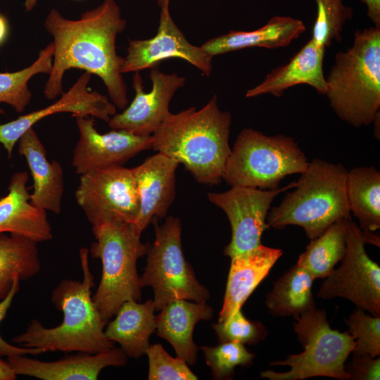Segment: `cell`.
Instances as JSON below:
<instances>
[{
	"mask_svg": "<svg viewBox=\"0 0 380 380\" xmlns=\"http://www.w3.org/2000/svg\"><path fill=\"white\" fill-rule=\"evenodd\" d=\"M126 23L115 0H103L77 20L66 18L52 8L44 21L46 30L53 39L52 68L44 86L45 97L51 100L61 96L65 72L78 68L99 77L112 103L125 109L128 99L122 72L124 58L118 55L115 44Z\"/></svg>",
	"mask_w": 380,
	"mask_h": 380,
	"instance_id": "6da1fadb",
	"label": "cell"
},
{
	"mask_svg": "<svg viewBox=\"0 0 380 380\" xmlns=\"http://www.w3.org/2000/svg\"><path fill=\"white\" fill-rule=\"evenodd\" d=\"M232 115L214 95L201 109L170 113L151 134V148L184 165L199 183L219 184L231 153Z\"/></svg>",
	"mask_w": 380,
	"mask_h": 380,
	"instance_id": "7a4b0ae2",
	"label": "cell"
},
{
	"mask_svg": "<svg viewBox=\"0 0 380 380\" xmlns=\"http://www.w3.org/2000/svg\"><path fill=\"white\" fill-rule=\"evenodd\" d=\"M89 250L82 248L80 258L82 280L63 279L53 289L51 300L63 314L61 324L46 328L32 319L27 329L12 338L23 347L48 351L98 353L114 348L104 332L107 324L91 296L95 286L88 260Z\"/></svg>",
	"mask_w": 380,
	"mask_h": 380,
	"instance_id": "3957f363",
	"label": "cell"
},
{
	"mask_svg": "<svg viewBox=\"0 0 380 380\" xmlns=\"http://www.w3.org/2000/svg\"><path fill=\"white\" fill-rule=\"evenodd\" d=\"M326 82L324 95L342 120L357 128L373 122L380 109V27L355 32L352 46L336 53Z\"/></svg>",
	"mask_w": 380,
	"mask_h": 380,
	"instance_id": "277c9868",
	"label": "cell"
},
{
	"mask_svg": "<svg viewBox=\"0 0 380 380\" xmlns=\"http://www.w3.org/2000/svg\"><path fill=\"white\" fill-rule=\"evenodd\" d=\"M348 170L341 163L315 158L300 174L293 190L276 207L270 208L269 227H301L310 239L341 219L351 218L346 194Z\"/></svg>",
	"mask_w": 380,
	"mask_h": 380,
	"instance_id": "5b68a950",
	"label": "cell"
},
{
	"mask_svg": "<svg viewBox=\"0 0 380 380\" xmlns=\"http://www.w3.org/2000/svg\"><path fill=\"white\" fill-rule=\"evenodd\" d=\"M91 229L96 241L89 252L102 263L101 281L92 300L108 324L124 302L141 300L137 261L146 255L149 245L141 241L130 223L106 221Z\"/></svg>",
	"mask_w": 380,
	"mask_h": 380,
	"instance_id": "8992f818",
	"label": "cell"
},
{
	"mask_svg": "<svg viewBox=\"0 0 380 380\" xmlns=\"http://www.w3.org/2000/svg\"><path fill=\"white\" fill-rule=\"evenodd\" d=\"M308 163L291 137L244 128L231 149L222 179L231 186L276 189L285 177L303 173Z\"/></svg>",
	"mask_w": 380,
	"mask_h": 380,
	"instance_id": "52a82bcc",
	"label": "cell"
},
{
	"mask_svg": "<svg viewBox=\"0 0 380 380\" xmlns=\"http://www.w3.org/2000/svg\"><path fill=\"white\" fill-rule=\"evenodd\" d=\"M294 318L293 329L303 351L270 363L288 366V372L266 370L260 376L270 380H303L315 376L349 379L345 362L355 347L350 333L332 329L326 311L316 307Z\"/></svg>",
	"mask_w": 380,
	"mask_h": 380,
	"instance_id": "ba28073f",
	"label": "cell"
},
{
	"mask_svg": "<svg viewBox=\"0 0 380 380\" xmlns=\"http://www.w3.org/2000/svg\"><path fill=\"white\" fill-rule=\"evenodd\" d=\"M151 222L155 240L148 246L140 284L141 287H152L155 310L160 311L167 303L177 299L206 302L210 293L198 281L183 253L180 220L169 216L161 225L156 217Z\"/></svg>",
	"mask_w": 380,
	"mask_h": 380,
	"instance_id": "9c48e42d",
	"label": "cell"
},
{
	"mask_svg": "<svg viewBox=\"0 0 380 380\" xmlns=\"http://www.w3.org/2000/svg\"><path fill=\"white\" fill-rule=\"evenodd\" d=\"M346 247L341 266L326 277L317 296L341 297L374 316H380V267L367 255L365 232L353 221L346 222Z\"/></svg>",
	"mask_w": 380,
	"mask_h": 380,
	"instance_id": "30bf717a",
	"label": "cell"
},
{
	"mask_svg": "<svg viewBox=\"0 0 380 380\" xmlns=\"http://www.w3.org/2000/svg\"><path fill=\"white\" fill-rule=\"evenodd\" d=\"M75 199L92 226L106 221L132 224L139 197L131 169L110 166L81 175Z\"/></svg>",
	"mask_w": 380,
	"mask_h": 380,
	"instance_id": "8fae6325",
	"label": "cell"
},
{
	"mask_svg": "<svg viewBox=\"0 0 380 380\" xmlns=\"http://www.w3.org/2000/svg\"><path fill=\"white\" fill-rule=\"evenodd\" d=\"M296 182L276 189L232 186L222 193H208V200L227 215L232 228L230 242L224 254L230 258L260 246L262 233L269 227L266 219L274 199L293 189Z\"/></svg>",
	"mask_w": 380,
	"mask_h": 380,
	"instance_id": "7c38bea8",
	"label": "cell"
},
{
	"mask_svg": "<svg viewBox=\"0 0 380 380\" xmlns=\"http://www.w3.org/2000/svg\"><path fill=\"white\" fill-rule=\"evenodd\" d=\"M160 10L159 26L153 37L129 40L122 73L153 68L162 61L177 58L193 65L205 76H210L213 56L201 46L189 42L172 20L169 8Z\"/></svg>",
	"mask_w": 380,
	"mask_h": 380,
	"instance_id": "4fadbf2b",
	"label": "cell"
},
{
	"mask_svg": "<svg viewBox=\"0 0 380 380\" xmlns=\"http://www.w3.org/2000/svg\"><path fill=\"white\" fill-rule=\"evenodd\" d=\"M80 138L73 150L72 165L83 175L91 170L122 166L140 152L151 148V135L139 136L125 129L101 134L93 117H75Z\"/></svg>",
	"mask_w": 380,
	"mask_h": 380,
	"instance_id": "5bb4252c",
	"label": "cell"
},
{
	"mask_svg": "<svg viewBox=\"0 0 380 380\" xmlns=\"http://www.w3.org/2000/svg\"><path fill=\"white\" fill-rule=\"evenodd\" d=\"M152 89L144 91L142 79L136 72L132 77L135 96L120 113L113 115L108 122L112 129H125L139 136H151L171 113L170 102L186 79L176 73L166 74L157 68L150 71Z\"/></svg>",
	"mask_w": 380,
	"mask_h": 380,
	"instance_id": "9a60e30c",
	"label": "cell"
},
{
	"mask_svg": "<svg viewBox=\"0 0 380 380\" xmlns=\"http://www.w3.org/2000/svg\"><path fill=\"white\" fill-rule=\"evenodd\" d=\"M91 74L84 72L73 85L51 105L0 125V143L8 157L12 156L15 144L30 128L43 118L58 113H69L73 117H93L108 122L116 113V106L105 95L92 91L88 84Z\"/></svg>",
	"mask_w": 380,
	"mask_h": 380,
	"instance_id": "2e32d148",
	"label": "cell"
},
{
	"mask_svg": "<svg viewBox=\"0 0 380 380\" xmlns=\"http://www.w3.org/2000/svg\"><path fill=\"white\" fill-rule=\"evenodd\" d=\"M179 163L158 152L139 165L131 168L139 197V211L131 224L141 236L155 217L163 218L175 196V172Z\"/></svg>",
	"mask_w": 380,
	"mask_h": 380,
	"instance_id": "e0dca14e",
	"label": "cell"
},
{
	"mask_svg": "<svg viewBox=\"0 0 380 380\" xmlns=\"http://www.w3.org/2000/svg\"><path fill=\"white\" fill-rule=\"evenodd\" d=\"M16 374L42 380H96L107 367L126 365L127 356L121 348H113L98 353H79L58 360L44 362L25 357H7Z\"/></svg>",
	"mask_w": 380,
	"mask_h": 380,
	"instance_id": "ac0fdd59",
	"label": "cell"
},
{
	"mask_svg": "<svg viewBox=\"0 0 380 380\" xmlns=\"http://www.w3.org/2000/svg\"><path fill=\"white\" fill-rule=\"evenodd\" d=\"M325 49L310 39L286 63L272 70L259 84L248 89L246 96L272 94L279 97L291 87L304 84L324 95L327 89L323 70Z\"/></svg>",
	"mask_w": 380,
	"mask_h": 380,
	"instance_id": "d6986e66",
	"label": "cell"
},
{
	"mask_svg": "<svg viewBox=\"0 0 380 380\" xmlns=\"http://www.w3.org/2000/svg\"><path fill=\"white\" fill-rule=\"evenodd\" d=\"M28 179L27 172L12 176L8 194L0 199V233L20 235L37 243L47 241L53 238L51 227L46 211L30 202Z\"/></svg>",
	"mask_w": 380,
	"mask_h": 380,
	"instance_id": "ffe728a7",
	"label": "cell"
},
{
	"mask_svg": "<svg viewBox=\"0 0 380 380\" xmlns=\"http://www.w3.org/2000/svg\"><path fill=\"white\" fill-rule=\"evenodd\" d=\"M18 141V153L26 159L33 179L31 203L59 215L64 192V175L61 163L47 159L46 150L33 127L28 129Z\"/></svg>",
	"mask_w": 380,
	"mask_h": 380,
	"instance_id": "44dd1931",
	"label": "cell"
},
{
	"mask_svg": "<svg viewBox=\"0 0 380 380\" xmlns=\"http://www.w3.org/2000/svg\"><path fill=\"white\" fill-rule=\"evenodd\" d=\"M282 254L283 251L279 248L261 244L251 251L231 258L219 322L225 321L241 309Z\"/></svg>",
	"mask_w": 380,
	"mask_h": 380,
	"instance_id": "7402d4cb",
	"label": "cell"
},
{
	"mask_svg": "<svg viewBox=\"0 0 380 380\" xmlns=\"http://www.w3.org/2000/svg\"><path fill=\"white\" fill-rule=\"evenodd\" d=\"M156 315L157 335L168 341L177 356L188 365L196 362L198 346L193 340L195 325L212 319L213 309L206 302L192 303L185 299L172 300Z\"/></svg>",
	"mask_w": 380,
	"mask_h": 380,
	"instance_id": "603a6c76",
	"label": "cell"
},
{
	"mask_svg": "<svg viewBox=\"0 0 380 380\" xmlns=\"http://www.w3.org/2000/svg\"><path fill=\"white\" fill-rule=\"evenodd\" d=\"M306 27L303 21L289 16L271 18L260 28L252 31H234L211 38L201 47L215 56L246 48L278 49L298 39Z\"/></svg>",
	"mask_w": 380,
	"mask_h": 380,
	"instance_id": "cb8c5ba5",
	"label": "cell"
},
{
	"mask_svg": "<svg viewBox=\"0 0 380 380\" xmlns=\"http://www.w3.org/2000/svg\"><path fill=\"white\" fill-rule=\"evenodd\" d=\"M153 299L144 303L124 302L104 330L106 338L120 344L127 357L138 358L146 354L149 338L156 328Z\"/></svg>",
	"mask_w": 380,
	"mask_h": 380,
	"instance_id": "d4e9b609",
	"label": "cell"
},
{
	"mask_svg": "<svg viewBox=\"0 0 380 380\" xmlns=\"http://www.w3.org/2000/svg\"><path fill=\"white\" fill-rule=\"evenodd\" d=\"M346 194L350 213L365 233L380 228V172L374 166L357 167L348 171Z\"/></svg>",
	"mask_w": 380,
	"mask_h": 380,
	"instance_id": "484cf974",
	"label": "cell"
},
{
	"mask_svg": "<svg viewBox=\"0 0 380 380\" xmlns=\"http://www.w3.org/2000/svg\"><path fill=\"white\" fill-rule=\"evenodd\" d=\"M313 277L296 264L280 277L267 294L265 305L276 317L300 316L315 306L312 296Z\"/></svg>",
	"mask_w": 380,
	"mask_h": 380,
	"instance_id": "4316f807",
	"label": "cell"
},
{
	"mask_svg": "<svg viewBox=\"0 0 380 380\" xmlns=\"http://www.w3.org/2000/svg\"><path fill=\"white\" fill-rule=\"evenodd\" d=\"M41 270L37 243L24 236L0 233V301L14 280L25 281Z\"/></svg>",
	"mask_w": 380,
	"mask_h": 380,
	"instance_id": "83f0119b",
	"label": "cell"
},
{
	"mask_svg": "<svg viewBox=\"0 0 380 380\" xmlns=\"http://www.w3.org/2000/svg\"><path fill=\"white\" fill-rule=\"evenodd\" d=\"M347 220L335 222L319 236L310 239L305 251L299 255L296 264L306 270L314 279L326 278L343 258Z\"/></svg>",
	"mask_w": 380,
	"mask_h": 380,
	"instance_id": "f1b7e54d",
	"label": "cell"
},
{
	"mask_svg": "<svg viewBox=\"0 0 380 380\" xmlns=\"http://www.w3.org/2000/svg\"><path fill=\"white\" fill-rule=\"evenodd\" d=\"M53 54V44L51 42L28 67L13 72H0V103L10 105L18 113L24 111L32 99L29 80L35 75L50 73ZM4 113L0 108V114Z\"/></svg>",
	"mask_w": 380,
	"mask_h": 380,
	"instance_id": "f546056e",
	"label": "cell"
},
{
	"mask_svg": "<svg viewBox=\"0 0 380 380\" xmlns=\"http://www.w3.org/2000/svg\"><path fill=\"white\" fill-rule=\"evenodd\" d=\"M317 16L312 38L325 48L341 40V32L346 22L351 19L353 11L343 0H315Z\"/></svg>",
	"mask_w": 380,
	"mask_h": 380,
	"instance_id": "4dcf8cb0",
	"label": "cell"
},
{
	"mask_svg": "<svg viewBox=\"0 0 380 380\" xmlns=\"http://www.w3.org/2000/svg\"><path fill=\"white\" fill-rule=\"evenodd\" d=\"M206 364L216 379H229L237 366H248L255 357L243 344L229 341L217 346H202Z\"/></svg>",
	"mask_w": 380,
	"mask_h": 380,
	"instance_id": "1f68e13d",
	"label": "cell"
},
{
	"mask_svg": "<svg viewBox=\"0 0 380 380\" xmlns=\"http://www.w3.org/2000/svg\"><path fill=\"white\" fill-rule=\"evenodd\" d=\"M348 332L355 340L352 353L368 355L373 357L380 355V316L365 313L357 308L345 319Z\"/></svg>",
	"mask_w": 380,
	"mask_h": 380,
	"instance_id": "d6a6232c",
	"label": "cell"
},
{
	"mask_svg": "<svg viewBox=\"0 0 380 380\" xmlns=\"http://www.w3.org/2000/svg\"><path fill=\"white\" fill-rule=\"evenodd\" d=\"M212 327L220 343L233 341L254 345L264 340L268 334L260 322L247 319L241 309L236 310L225 321L213 324Z\"/></svg>",
	"mask_w": 380,
	"mask_h": 380,
	"instance_id": "836d02e7",
	"label": "cell"
},
{
	"mask_svg": "<svg viewBox=\"0 0 380 380\" xmlns=\"http://www.w3.org/2000/svg\"><path fill=\"white\" fill-rule=\"evenodd\" d=\"M146 354L148 358L149 380H196L188 364L177 356L171 357L160 344L150 345Z\"/></svg>",
	"mask_w": 380,
	"mask_h": 380,
	"instance_id": "e575fe53",
	"label": "cell"
},
{
	"mask_svg": "<svg viewBox=\"0 0 380 380\" xmlns=\"http://www.w3.org/2000/svg\"><path fill=\"white\" fill-rule=\"evenodd\" d=\"M349 379L353 380H379L380 358L368 355L353 353L351 361L345 365Z\"/></svg>",
	"mask_w": 380,
	"mask_h": 380,
	"instance_id": "d590c367",
	"label": "cell"
},
{
	"mask_svg": "<svg viewBox=\"0 0 380 380\" xmlns=\"http://www.w3.org/2000/svg\"><path fill=\"white\" fill-rule=\"evenodd\" d=\"M20 281L18 278H16L13 284V286L8 295L0 301V323L3 321L6 315L10 308L12 301L20 289ZM44 353L42 350L37 348H30L25 347H20L12 345L6 341L0 334V357L1 356H13V355H39Z\"/></svg>",
	"mask_w": 380,
	"mask_h": 380,
	"instance_id": "8d00e7d4",
	"label": "cell"
},
{
	"mask_svg": "<svg viewBox=\"0 0 380 380\" xmlns=\"http://www.w3.org/2000/svg\"><path fill=\"white\" fill-rule=\"evenodd\" d=\"M367 7V15L374 24L380 27V0H361Z\"/></svg>",
	"mask_w": 380,
	"mask_h": 380,
	"instance_id": "74e56055",
	"label": "cell"
},
{
	"mask_svg": "<svg viewBox=\"0 0 380 380\" xmlns=\"http://www.w3.org/2000/svg\"><path fill=\"white\" fill-rule=\"evenodd\" d=\"M16 374L8 361L0 357V380H15Z\"/></svg>",
	"mask_w": 380,
	"mask_h": 380,
	"instance_id": "f35d334b",
	"label": "cell"
},
{
	"mask_svg": "<svg viewBox=\"0 0 380 380\" xmlns=\"http://www.w3.org/2000/svg\"><path fill=\"white\" fill-rule=\"evenodd\" d=\"M9 32V25L7 18L0 13V46L6 40Z\"/></svg>",
	"mask_w": 380,
	"mask_h": 380,
	"instance_id": "ab89813d",
	"label": "cell"
},
{
	"mask_svg": "<svg viewBox=\"0 0 380 380\" xmlns=\"http://www.w3.org/2000/svg\"><path fill=\"white\" fill-rule=\"evenodd\" d=\"M38 0H25L24 8L27 12L31 11L37 5Z\"/></svg>",
	"mask_w": 380,
	"mask_h": 380,
	"instance_id": "60d3db41",
	"label": "cell"
},
{
	"mask_svg": "<svg viewBox=\"0 0 380 380\" xmlns=\"http://www.w3.org/2000/svg\"><path fill=\"white\" fill-rule=\"evenodd\" d=\"M170 0H156L158 5L160 7V9L169 8V4Z\"/></svg>",
	"mask_w": 380,
	"mask_h": 380,
	"instance_id": "b9f144b4",
	"label": "cell"
}]
</instances>
